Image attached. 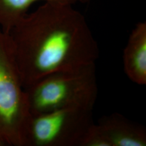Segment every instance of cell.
I'll return each instance as SVG.
<instances>
[{
  "label": "cell",
  "instance_id": "obj_4",
  "mask_svg": "<svg viewBox=\"0 0 146 146\" xmlns=\"http://www.w3.org/2000/svg\"><path fill=\"white\" fill-rule=\"evenodd\" d=\"M93 109L64 108L32 115L27 146H81L94 124Z\"/></svg>",
  "mask_w": 146,
  "mask_h": 146
},
{
  "label": "cell",
  "instance_id": "obj_1",
  "mask_svg": "<svg viewBox=\"0 0 146 146\" xmlns=\"http://www.w3.org/2000/svg\"><path fill=\"white\" fill-rule=\"evenodd\" d=\"M8 34L25 89L48 74L96 63L99 57L85 17L73 5L41 3Z\"/></svg>",
  "mask_w": 146,
  "mask_h": 146
},
{
  "label": "cell",
  "instance_id": "obj_8",
  "mask_svg": "<svg viewBox=\"0 0 146 146\" xmlns=\"http://www.w3.org/2000/svg\"><path fill=\"white\" fill-rule=\"evenodd\" d=\"M81 146H110V145L98 125L94 123L85 134Z\"/></svg>",
  "mask_w": 146,
  "mask_h": 146
},
{
  "label": "cell",
  "instance_id": "obj_7",
  "mask_svg": "<svg viewBox=\"0 0 146 146\" xmlns=\"http://www.w3.org/2000/svg\"><path fill=\"white\" fill-rule=\"evenodd\" d=\"M90 0H0V29L8 33L15 25L29 13L32 5L38 2L73 5Z\"/></svg>",
  "mask_w": 146,
  "mask_h": 146
},
{
  "label": "cell",
  "instance_id": "obj_5",
  "mask_svg": "<svg viewBox=\"0 0 146 146\" xmlns=\"http://www.w3.org/2000/svg\"><path fill=\"white\" fill-rule=\"evenodd\" d=\"M97 125L110 146L146 145V130L144 127L118 113L104 116Z\"/></svg>",
  "mask_w": 146,
  "mask_h": 146
},
{
  "label": "cell",
  "instance_id": "obj_3",
  "mask_svg": "<svg viewBox=\"0 0 146 146\" xmlns=\"http://www.w3.org/2000/svg\"><path fill=\"white\" fill-rule=\"evenodd\" d=\"M31 117L10 37L0 29V146H27Z\"/></svg>",
  "mask_w": 146,
  "mask_h": 146
},
{
  "label": "cell",
  "instance_id": "obj_2",
  "mask_svg": "<svg viewBox=\"0 0 146 146\" xmlns=\"http://www.w3.org/2000/svg\"><path fill=\"white\" fill-rule=\"evenodd\" d=\"M25 90L31 115L73 108L94 110L98 91L96 63L52 73Z\"/></svg>",
  "mask_w": 146,
  "mask_h": 146
},
{
  "label": "cell",
  "instance_id": "obj_6",
  "mask_svg": "<svg viewBox=\"0 0 146 146\" xmlns=\"http://www.w3.org/2000/svg\"><path fill=\"white\" fill-rule=\"evenodd\" d=\"M126 75L133 83L146 84V23H138L131 31L123 51Z\"/></svg>",
  "mask_w": 146,
  "mask_h": 146
}]
</instances>
